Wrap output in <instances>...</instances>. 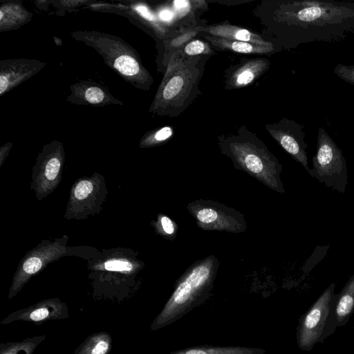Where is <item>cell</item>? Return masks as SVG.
Here are the masks:
<instances>
[{
	"label": "cell",
	"instance_id": "cell-19",
	"mask_svg": "<svg viewBox=\"0 0 354 354\" xmlns=\"http://www.w3.org/2000/svg\"><path fill=\"white\" fill-rule=\"evenodd\" d=\"M32 15L23 6L14 2L2 4L0 9L1 31L17 28L28 23Z\"/></svg>",
	"mask_w": 354,
	"mask_h": 354
},
{
	"label": "cell",
	"instance_id": "cell-23",
	"mask_svg": "<svg viewBox=\"0 0 354 354\" xmlns=\"http://www.w3.org/2000/svg\"><path fill=\"white\" fill-rule=\"evenodd\" d=\"M354 311V274L342 290L337 302L335 314L338 322L347 320Z\"/></svg>",
	"mask_w": 354,
	"mask_h": 354
},
{
	"label": "cell",
	"instance_id": "cell-2",
	"mask_svg": "<svg viewBox=\"0 0 354 354\" xmlns=\"http://www.w3.org/2000/svg\"><path fill=\"white\" fill-rule=\"evenodd\" d=\"M222 154L228 157L234 167L263 183L273 191L285 193L281 178L282 165L266 145L245 127L234 135L218 137Z\"/></svg>",
	"mask_w": 354,
	"mask_h": 354
},
{
	"label": "cell",
	"instance_id": "cell-17",
	"mask_svg": "<svg viewBox=\"0 0 354 354\" xmlns=\"http://www.w3.org/2000/svg\"><path fill=\"white\" fill-rule=\"evenodd\" d=\"M196 30L198 32H205L212 36L231 40L246 41L263 46L274 45L272 43L265 40L258 34H255L246 28L228 24L202 26L197 28Z\"/></svg>",
	"mask_w": 354,
	"mask_h": 354
},
{
	"label": "cell",
	"instance_id": "cell-28",
	"mask_svg": "<svg viewBox=\"0 0 354 354\" xmlns=\"http://www.w3.org/2000/svg\"><path fill=\"white\" fill-rule=\"evenodd\" d=\"M333 73L342 80L354 86V65L338 64Z\"/></svg>",
	"mask_w": 354,
	"mask_h": 354
},
{
	"label": "cell",
	"instance_id": "cell-4",
	"mask_svg": "<svg viewBox=\"0 0 354 354\" xmlns=\"http://www.w3.org/2000/svg\"><path fill=\"white\" fill-rule=\"evenodd\" d=\"M173 53L165 75L151 103L149 111L161 116H178L200 93L198 83L203 71L200 60Z\"/></svg>",
	"mask_w": 354,
	"mask_h": 354
},
{
	"label": "cell",
	"instance_id": "cell-16",
	"mask_svg": "<svg viewBox=\"0 0 354 354\" xmlns=\"http://www.w3.org/2000/svg\"><path fill=\"white\" fill-rule=\"evenodd\" d=\"M71 94L68 97V100L75 104L97 106L122 104L96 83H77L71 86Z\"/></svg>",
	"mask_w": 354,
	"mask_h": 354
},
{
	"label": "cell",
	"instance_id": "cell-1",
	"mask_svg": "<svg viewBox=\"0 0 354 354\" xmlns=\"http://www.w3.org/2000/svg\"><path fill=\"white\" fill-rule=\"evenodd\" d=\"M275 21L292 46L337 41L354 31V2L281 1L277 4Z\"/></svg>",
	"mask_w": 354,
	"mask_h": 354
},
{
	"label": "cell",
	"instance_id": "cell-20",
	"mask_svg": "<svg viewBox=\"0 0 354 354\" xmlns=\"http://www.w3.org/2000/svg\"><path fill=\"white\" fill-rule=\"evenodd\" d=\"M112 343V337L109 333H94L75 348L73 354H110Z\"/></svg>",
	"mask_w": 354,
	"mask_h": 354
},
{
	"label": "cell",
	"instance_id": "cell-21",
	"mask_svg": "<svg viewBox=\"0 0 354 354\" xmlns=\"http://www.w3.org/2000/svg\"><path fill=\"white\" fill-rule=\"evenodd\" d=\"M143 266L142 262L136 259L122 257H110L103 261L101 266L93 267L94 270L120 272L133 279Z\"/></svg>",
	"mask_w": 354,
	"mask_h": 354
},
{
	"label": "cell",
	"instance_id": "cell-14",
	"mask_svg": "<svg viewBox=\"0 0 354 354\" xmlns=\"http://www.w3.org/2000/svg\"><path fill=\"white\" fill-rule=\"evenodd\" d=\"M44 62L27 59L2 60L0 63V95H3L42 68Z\"/></svg>",
	"mask_w": 354,
	"mask_h": 354
},
{
	"label": "cell",
	"instance_id": "cell-12",
	"mask_svg": "<svg viewBox=\"0 0 354 354\" xmlns=\"http://www.w3.org/2000/svg\"><path fill=\"white\" fill-rule=\"evenodd\" d=\"M273 139L308 172L305 133L303 127L294 120L283 118L277 122L266 125Z\"/></svg>",
	"mask_w": 354,
	"mask_h": 354
},
{
	"label": "cell",
	"instance_id": "cell-24",
	"mask_svg": "<svg viewBox=\"0 0 354 354\" xmlns=\"http://www.w3.org/2000/svg\"><path fill=\"white\" fill-rule=\"evenodd\" d=\"M46 338V335L27 337L20 342H11L0 344V354H33L37 346Z\"/></svg>",
	"mask_w": 354,
	"mask_h": 354
},
{
	"label": "cell",
	"instance_id": "cell-22",
	"mask_svg": "<svg viewBox=\"0 0 354 354\" xmlns=\"http://www.w3.org/2000/svg\"><path fill=\"white\" fill-rule=\"evenodd\" d=\"M266 351L259 348L244 346H202L189 347L168 354H265Z\"/></svg>",
	"mask_w": 354,
	"mask_h": 354
},
{
	"label": "cell",
	"instance_id": "cell-18",
	"mask_svg": "<svg viewBox=\"0 0 354 354\" xmlns=\"http://www.w3.org/2000/svg\"><path fill=\"white\" fill-rule=\"evenodd\" d=\"M203 37L212 46L221 50L232 51L245 54H266L274 50L273 46H263L253 43L231 40L225 38L204 35Z\"/></svg>",
	"mask_w": 354,
	"mask_h": 354
},
{
	"label": "cell",
	"instance_id": "cell-30",
	"mask_svg": "<svg viewBox=\"0 0 354 354\" xmlns=\"http://www.w3.org/2000/svg\"><path fill=\"white\" fill-rule=\"evenodd\" d=\"M175 13L171 10L164 9L159 12L158 18L163 22L169 23L174 19Z\"/></svg>",
	"mask_w": 354,
	"mask_h": 354
},
{
	"label": "cell",
	"instance_id": "cell-10",
	"mask_svg": "<svg viewBox=\"0 0 354 354\" xmlns=\"http://www.w3.org/2000/svg\"><path fill=\"white\" fill-rule=\"evenodd\" d=\"M64 160L62 142L55 140L43 147L32 167L30 185L38 201L47 197L60 183Z\"/></svg>",
	"mask_w": 354,
	"mask_h": 354
},
{
	"label": "cell",
	"instance_id": "cell-27",
	"mask_svg": "<svg viewBox=\"0 0 354 354\" xmlns=\"http://www.w3.org/2000/svg\"><path fill=\"white\" fill-rule=\"evenodd\" d=\"M175 53L183 57H196L212 54V50L208 44L203 40L194 39L187 43L181 49Z\"/></svg>",
	"mask_w": 354,
	"mask_h": 354
},
{
	"label": "cell",
	"instance_id": "cell-26",
	"mask_svg": "<svg viewBox=\"0 0 354 354\" xmlns=\"http://www.w3.org/2000/svg\"><path fill=\"white\" fill-rule=\"evenodd\" d=\"M151 225L156 233L167 240H174L176 236L178 227L174 221L165 214H160Z\"/></svg>",
	"mask_w": 354,
	"mask_h": 354
},
{
	"label": "cell",
	"instance_id": "cell-9",
	"mask_svg": "<svg viewBox=\"0 0 354 354\" xmlns=\"http://www.w3.org/2000/svg\"><path fill=\"white\" fill-rule=\"evenodd\" d=\"M68 240L66 235L54 241L44 240L28 251L20 261L14 274L8 299H12L16 296L31 277L45 268L48 263L66 255L69 252L66 246Z\"/></svg>",
	"mask_w": 354,
	"mask_h": 354
},
{
	"label": "cell",
	"instance_id": "cell-11",
	"mask_svg": "<svg viewBox=\"0 0 354 354\" xmlns=\"http://www.w3.org/2000/svg\"><path fill=\"white\" fill-rule=\"evenodd\" d=\"M335 287V283L330 284L300 322L297 343L301 349L311 350L319 339L329 313Z\"/></svg>",
	"mask_w": 354,
	"mask_h": 354
},
{
	"label": "cell",
	"instance_id": "cell-29",
	"mask_svg": "<svg viewBox=\"0 0 354 354\" xmlns=\"http://www.w3.org/2000/svg\"><path fill=\"white\" fill-rule=\"evenodd\" d=\"M173 7L180 16H183L189 13L191 10V1L186 0L174 1Z\"/></svg>",
	"mask_w": 354,
	"mask_h": 354
},
{
	"label": "cell",
	"instance_id": "cell-13",
	"mask_svg": "<svg viewBox=\"0 0 354 354\" xmlns=\"http://www.w3.org/2000/svg\"><path fill=\"white\" fill-rule=\"evenodd\" d=\"M68 316L67 304L56 297L46 299L27 308L14 311L0 324L6 325L13 322L23 321L40 325L47 321L66 319Z\"/></svg>",
	"mask_w": 354,
	"mask_h": 354
},
{
	"label": "cell",
	"instance_id": "cell-31",
	"mask_svg": "<svg viewBox=\"0 0 354 354\" xmlns=\"http://www.w3.org/2000/svg\"><path fill=\"white\" fill-rule=\"evenodd\" d=\"M12 147V143L8 142L6 145H4L1 148V152H0V167L3 165V161L8 154L9 153V151Z\"/></svg>",
	"mask_w": 354,
	"mask_h": 354
},
{
	"label": "cell",
	"instance_id": "cell-5",
	"mask_svg": "<svg viewBox=\"0 0 354 354\" xmlns=\"http://www.w3.org/2000/svg\"><path fill=\"white\" fill-rule=\"evenodd\" d=\"M71 36L94 48L105 64L126 82L138 88H150L153 82V77L142 65L136 50L123 39L97 31H73Z\"/></svg>",
	"mask_w": 354,
	"mask_h": 354
},
{
	"label": "cell",
	"instance_id": "cell-8",
	"mask_svg": "<svg viewBox=\"0 0 354 354\" xmlns=\"http://www.w3.org/2000/svg\"><path fill=\"white\" fill-rule=\"evenodd\" d=\"M187 209L203 230L241 233L247 230L244 215L221 203L198 199L189 202Z\"/></svg>",
	"mask_w": 354,
	"mask_h": 354
},
{
	"label": "cell",
	"instance_id": "cell-3",
	"mask_svg": "<svg viewBox=\"0 0 354 354\" xmlns=\"http://www.w3.org/2000/svg\"><path fill=\"white\" fill-rule=\"evenodd\" d=\"M219 261L210 255L195 261L180 277L160 313L151 324L156 330L169 325L209 297L218 270Z\"/></svg>",
	"mask_w": 354,
	"mask_h": 354
},
{
	"label": "cell",
	"instance_id": "cell-7",
	"mask_svg": "<svg viewBox=\"0 0 354 354\" xmlns=\"http://www.w3.org/2000/svg\"><path fill=\"white\" fill-rule=\"evenodd\" d=\"M108 194L104 177L95 172L78 178L72 185L64 218L82 220L100 213Z\"/></svg>",
	"mask_w": 354,
	"mask_h": 354
},
{
	"label": "cell",
	"instance_id": "cell-15",
	"mask_svg": "<svg viewBox=\"0 0 354 354\" xmlns=\"http://www.w3.org/2000/svg\"><path fill=\"white\" fill-rule=\"evenodd\" d=\"M270 67L265 58L247 59L236 65L227 73L225 88L227 89L244 87L259 77Z\"/></svg>",
	"mask_w": 354,
	"mask_h": 354
},
{
	"label": "cell",
	"instance_id": "cell-25",
	"mask_svg": "<svg viewBox=\"0 0 354 354\" xmlns=\"http://www.w3.org/2000/svg\"><path fill=\"white\" fill-rule=\"evenodd\" d=\"M174 134V130L170 126H165L155 131L147 133L141 139L140 147L148 148L163 144Z\"/></svg>",
	"mask_w": 354,
	"mask_h": 354
},
{
	"label": "cell",
	"instance_id": "cell-6",
	"mask_svg": "<svg viewBox=\"0 0 354 354\" xmlns=\"http://www.w3.org/2000/svg\"><path fill=\"white\" fill-rule=\"evenodd\" d=\"M308 174L327 187L344 194L348 184V171L342 150L328 135L319 127L313 168Z\"/></svg>",
	"mask_w": 354,
	"mask_h": 354
}]
</instances>
